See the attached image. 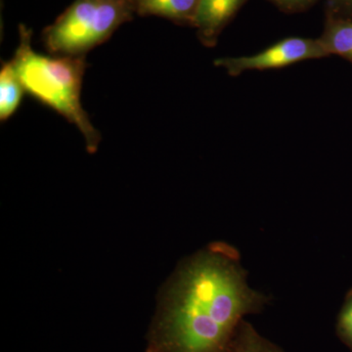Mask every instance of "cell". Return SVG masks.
Segmentation results:
<instances>
[{
    "label": "cell",
    "instance_id": "52a82bcc",
    "mask_svg": "<svg viewBox=\"0 0 352 352\" xmlns=\"http://www.w3.org/2000/svg\"><path fill=\"white\" fill-rule=\"evenodd\" d=\"M319 39L329 56L337 55L352 63V20L326 16L325 27Z\"/></svg>",
    "mask_w": 352,
    "mask_h": 352
},
{
    "label": "cell",
    "instance_id": "7a4b0ae2",
    "mask_svg": "<svg viewBox=\"0 0 352 352\" xmlns=\"http://www.w3.org/2000/svg\"><path fill=\"white\" fill-rule=\"evenodd\" d=\"M20 43L11 60L25 91L75 124L87 151L98 149L101 136L82 105L85 57L47 56L32 50V31L20 25Z\"/></svg>",
    "mask_w": 352,
    "mask_h": 352
},
{
    "label": "cell",
    "instance_id": "8fae6325",
    "mask_svg": "<svg viewBox=\"0 0 352 352\" xmlns=\"http://www.w3.org/2000/svg\"><path fill=\"white\" fill-rule=\"evenodd\" d=\"M326 16L352 20V0H325Z\"/></svg>",
    "mask_w": 352,
    "mask_h": 352
},
{
    "label": "cell",
    "instance_id": "3957f363",
    "mask_svg": "<svg viewBox=\"0 0 352 352\" xmlns=\"http://www.w3.org/2000/svg\"><path fill=\"white\" fill-rule=\"evenodd\" d=\"M131 0H76L43 32L46 50L55 56L83 57L131 18Z\"/></svg>",
    "mask_w": 352,
    "mask_h": 352
},
{
    "label": "cell",
    "instance_id": "7c38bea8",
    "mask_svg": "<svg viewBox=\"0 0 352 352\" xmlns=\"http://www.w3.org/2000/svg\"><path fill=\"white\" fill-rule=\"evenodd\" d=\"M282 12L294 14L305 12L320 0H270Z\"/></svg>",
    "mask_w": 352,
    "mask_h": 352
},
{
    "label": "cell",
    "instance_id": "4fadbf2b",
    "mask_svg": "<svg viewBox=\"0 0 352 352\" xmlns=\"http://www.w3.org/2000/svg\"><path fill=\"white\" fill-rule=\"evenodd\" d=\"M131 1H133L134 4H135V0H131Z\"/></svg>",
    "mask_w": 352,
    "mask_h": 352
},
{
    "label": "cell",
    "instance_id": "5b68a950",
    "mask_svg": "<svg viewBox=\"0 0 352 352\" xmlns=\"http://www.w3.org/2000/svg\"><path fill=\"white\" fill-rule=\"evenodd\" d=\"M249 0H199L193 27L206 47H214L220 34Z\"/></svg>",
    "mask_w": 352,
    "mask_h": 352
},
{
    "label": "cell",
    "instance_id": "ba28073f",
    "mask_svg": "<svg viewBox=\"0 0 352 352\" xmlns=\"http://www.w3.org/2000/svg\"><path fill=\"white\" fill-rule=\"evenodd\" d=\"M25 91L12 62L3 64L0 71V119L8 120L19 107Z\"/></svg>",
    "mask_w": 352,
    "mask_h": 352
},
{
    "label": "cell",
    "instance_id": "30bf717a",
    "mask_svg": "<svg viewBox=\"0 0 352 352\" xmlns=\"http://www.w3.org/2000/svg\"><path fill=\"white\" fill-rule=\"evenodd\" d=\"M337 333L352 352V294L347 298L338 319Z\"/></svg>",
    "mask_w": 352,
    "mask_h": 352
},
{
    "label": "cell",
    "instance_id": "8992f818",
    "mask_svg": "<svg viewBox=\"0 0 352 352\" xmlns=\"http://www.w3.org/2000/svg\"><path fill=\"white\" fill-rule=\"evenodd\" d=\"M198 4L199 0H135V10L142 16H159L192 25Z\"/></svg>",
    "mask_w": 352,
    "mask_h": 352
},
{
    "label": "cell",
    "instance_id": "277c9868",
    "mask_svg": "<svg viewBox=\"0 0 352 352\" xmlns=\"http://www.w3.org/2000/svg\"><path fill=\"white\" fill-rule=\"evenodd\" d=\"M326 57H329L327 51L319 38L293 36L282 39L256 54L219 58L215 60L214 65L229 76H238L245 72L283 69L307 60Z\"/></svg>",
    "mask_w": 352,
    "mask_h": 352
},
{
    "label": "cell",
    "instance_id": "6da1fadb",
    "mask_svg": "<svg viewBox=\"0 0 352 352\" xmlns=\"http://www.w3.org/2000/svg\"><path fill=\"white\" fill-rule=\"evenodd\" d=\"M267 302L247 283L239 252L212 243L187 259L166 287L146 352H227L244 317Z\"/></svg>",
    "mask_w": 352,
    "mask_h": 352
},
{
    "label": "cell",
    "instance_id": "9c48e42d",
    "mask_svg": "<svg viewBox=\"0 0 352 352\" xmlns=\"http://www.w3.org/2000/svg\"><path fill=\"white\" fill-rule=\"evenodd\" d=\"M227 352H284L276 344L259 335L251 324L242 321Z\"/></svg>",
    "mask_w": 352,
    "mask_h": 352
}]
</instances>
